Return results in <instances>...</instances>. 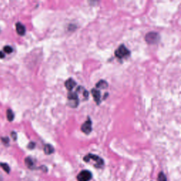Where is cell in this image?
Listing matches in <instances>:
<instances>
[{
    "label": "cell",
    "mask_w": 181,
    "mask_h": 181,
    "mask_svg": "<svg viewBox=\"0 0 181 181\" xmlns=\"http://www.w3.org/2000/svg\"><path fill=\"white\" fill-rule=\"evenodd\" d=\"M115 55L116 57L119 59H124L128 57L130 55V52L124 45H121L115 52Z\"/></svg>",
    "instance_id": "1"
},
{
    "label": "cell",
    "mask_w": 181,
    "mask_h": 181,
    "mask_svg": "<svg viewBox=\"0 0 181 181\" xmlns=\"http://www.w3.org/2000/svg\"><path fill=\"white\" fill-rule=\"evenodd\" d=\"M84 160L86 161V162H89L90 160H93V161H94L96 163V166H95L97 167V168H100V167H101L103 165V159H102L101 158H100L99 156L94 155V154H88L87 156H86L84 158Z\"/></svg>",
    "instance_id": "2"
},
{
    "label": "cell",
    "mask_w": 181,
    "mask_h": 181,
    "mask_svg": "<svg viewBox=\"0 0 181 181\" xmlns=\"http://www.w3.org/2000/svg\"><path fill=\"white\" fill-rule=\"evenodd\" d=\"M160 36L156 32L148 33L145 36V40L149 44H155L159 41Z\"/></svg>",
    "instance_id": "3"
},
{
    "label": "cell",
    "mask_w": 181,
    "mask_h": 181,
    "mask_svg": "<svg viewBox=\"0 0 181 181\" xmlns=\"http://www.w3.org/2000/svg\"><path fill=\"white\" fill-rule=\"evenodd\" d=\"M67 98L69 101V105L72 107V108H76V107L78 106L79 100L78 95L76 92L69 91V93L67 95Z\"/></svg>",
    "instance_id": "4"
},
{
    "label": "cell",
    "mask_w": 181,
    "mask_h": 181,
    "mask_svg": "<svg viewBox=\"0 0 181 181\" xmlns=\"http://www.w3.org/2000/svg\"><path fill=\"white\" fill-rule=\"evenodd\" d=\"M91 177L92 175L89 170H82L77 175V180L78 181H89L91 179Z\"/></svg>",
    "instance_id": "5"
},
{
    "label": "cell",
    "mask_w": 181,
    "mask_h": 181,
    "mask_svg": "<svg viewBox=\"0 0 181 181\" xmlns=\"http://www.w3.org/2000/svg\"><path fill=\"white\" fill-rule=\"evenodd\" d=\"M81 129H82V131L84 133H85V134H90L91 132V130H92V122H91L90 118H89L87 121H86V122L82 124Z\"/></svg>",
    "instance_id": "6"
},
{
    "label": "cell",
    "mask_w": 181,
    "mask_h": 181,
    "mask_svg": "<svg viewBox=\"0 0 181 181\" xmlns=\"http://www.w3.org/2000/svg\"><path fill=\"white\" fill-rule=\"evenodd\" d=\"M91 94H92L93 97H94L95 102H96L98 105H99L101 101V95L100 91H98V89H93L92 90H91Z\"/></svg>",
    "instance_id": "7"
},
{
    "label": "cell",
    "mask_w": 181,
    "mask_h": 181,
    "mask_svg": "<svg viewBox=\"0 0 181 181\" xmlns=\"http://www.w3.org/2000/svg\"><path fill=\"white\" fill-rule=\"evenodd\" d=\"M16 32L19 36H24L26 33L25 26L23 25L22 24H21L20 22H18L16 24Z\"/></svg>",
    "instance_id": "8"
},
{
    "label": "cell",
    "mask_w": 181,
    "mask_h": 181,
    "mask_svg": "<svg viewBox=\"0 0 181 181\" xmlns=\"http://www.w3.org/2000/svg\"><path fill=\"white\" fill-rule=\"evenodd\" d=\"M77 83L74 80L72 79H69L65 82V84H64V86H65L66 89H67L68 91H71L73 89V88L75 87Z\"/></svg>",
    "instance_id": "9"
},
{
    "label": "cell",
    "mask_w": 181,
    "mask_h": 181,
    "mask_svg": "<svg viewBox=\"0 0 181 181\" xmlns=\"http://www.w3.org/2000/svg\"><path fill=\"white\" fill-rule=\"evenodd\" d=\"M54 149L52 145H45L44 147V152L47 155H50L54 152Z\"/></svg>",
    "instance_id": "10"
},
{
    "label": "cell",
    "mask_w": 181,
    "mask_h": 181,
    "mask_svg": "<svg viewBox=\"0 0 181 181\" xmlns=\"http://www.w3.org/2000/svg\"><path fill=\"white\" fill-rule=\"evenodd\" d=\"M108 87V84L107 83V82H105V80H101L96 84V87L97 89H105Z\"/></svg>",
    "instance_id": "11"
},
{
    "label": "cell",
    "mask_w": 181,
    "mask_h": 181,
    "mask_svg": "<svg viewBox=\"0 0 181 181\" xmlns=\"http://www.w3.org/2000/svg\"><path fill=\"white\" fill-rule=\"evenodd\" d=\"M25 163L28 168H31V169H33L34 167V162H33V159L30 157H27L25 159Z\"/></svg>",
    "instance_id": "12"
},
{
    "label": "cell",
    "mask_w": 181,
    "mask_h": 181,
    "mask_svg": "<svg viewBox=\"0 0 181 181\" xmlns=\"http://www.w3.org/2000/svg\"><path fill=\"white\" fill-rule=\"evenodd\" d=\"M6 117H7V119L10 122L14 120V114L11 109H8L6 110Z\"/></svg>",
    "instance_id": "13"
},
{
    "label": "cell",
    "mask_w": 181,
    "mask_h": 181,
    "mask_svg": "<svg viewBox=\"0 0 181 181\" xmlns=\"http://www.w3.org/2000/svg\"><path fill=\"white\" fill-rule=\"evenodd\" d=\"M0 166H1V168H3V169H4V170L5 172H6V173H9L10 168H9V165L7 164V163H0Z\"/></svg>",
    "instance_id": "14"
},
{
    "label": "cell",
    "mask_w": 181,
    "mask_h": 181,
    "mask_svg": "<svg viewBox=\"0 0 181 181\" xmlns=\"http://www.w3.org/2000/svg\"><path fill=\"white\" fill-rule=\"evenodd\" d=\"M3 52H6V53L10 54L13 52V48H12L11 46H9V45H7V46L4 47V51H3Z\"/></svg>",
    "instance_id": "15"
},
{
    "label": "cell",
    "mask_w": 181,
    "mask_h": 181,
    "mask_svg": "<svg viewBox=\"0 0 181 181\" xmlns=\"http://www.w3.org/2000/svg\"><path fill=\"white\" fill-rule=\"evenodd\" d=\"M158 181H167L166 175H165L162 172L160 173L159 176H158Z\"/></svg>",
    "instance_id": "16"
},
{
    "label": "cell",
    "mask_w": 181,
    "mask_h": 181,
    "mask_svg": "<svg viewBox=\"0 0 181 181\" xmlns=\"http://www.w3.org/2000/svg\"><path fill=\"white\" fill-rule=\"evenodd\" d=\"M35 146H36V144H35L34 142H31L29 146H28V148H29L30 149H33L35 148Z\"/></svg>",
    "instance_id": "17"
},
{
    "label": "cell",
    "mask_w": 181,
    "mask_h": 181,
    "mask_svg": "<svg viewBox=\"0 0 181 181\" xmlns=\"http://www.w3.org/2000/svg\"><path fill=\"white\" fill-rule=\"evenodd\" d=\"M83 95H84V97L86 98V99H87V98H89V92H88L87 90H84Z\"/></svg>",
    "instance_id": "18"
},
{
    "label": "cell",
    "mask_w": 181,
    "mask_h": 181,
    "mask_svg": "<svg viewBox=\"0 0 181 181\" xmlns=\"http://www.w3.org/2000/svg\"><path fill=\"white\" fill-rule=\"evenodd\" d=\"M11 137H12V138H13L14 140H16L17 134H16V133L15 132H11Z\"/></svg>",
    "instance_id": "19"
},
{
    "label": "cell",
    "mask_w": 181,
    "mask_h": 181,
    "mask_svg": "<svg viewBox=\"0 0 181 181\" xmlns=\"http://www.w3.org/2000/svg\"><path fill=\"white\" fill-rule=\"evenodd\" d=\"M1 140H2L3 142H4V143H5V144H8L9 142V140L8 137H4V138L1 139Z\"/></svg>",
    "instance_id": "20"
},
{
    "label": "cell",
    "mask_w": 181,
    "mask_h": 181,
    "mask_svg": "<svg viewBox=\"0 0 181 181\" xmlns=\"http://www.w3.org/2000/svg\"><path fill=\"white\" fill-rule=\"evenodd\" d=\"M5 57V54L3 51H0V59H3Z\"/></svg>",
    "instance_id": "21"
},
{
    "label": "cell",
    "mask_w": 181,
    "mask_h": 181,
    "mask_svg": "<svg viewBox=\"0 0 181 181\" xmlns=\"http://www.w3.org/2000/svg\"><path fill=\"white\" fill-rule=\"evenodd\" d=\"M0 181H1V177H0Z\"/></svg>",
    "instance_id": "22"
}]
</instances>
